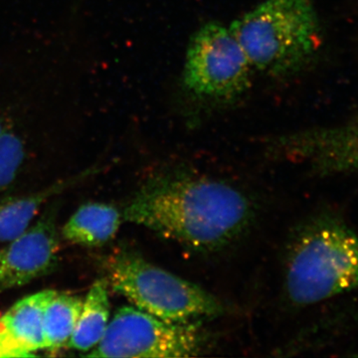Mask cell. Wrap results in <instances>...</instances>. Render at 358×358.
I'll list each match as a JSON object with an SVG mask.
<instances>
[{
	"mask_svg": "<svg viewBox=\"0 0 358 358\" xmlns=\"http://www.w3.org/2000/svg\"><path fill=\"white\" fill-rule=\"evenodd\" d=\"M252 71L229 27L215 21L205 23L188 43L183 93L200 110L225 109L247 95Z\"/></svg>",
	"mask_w": 358,
	"mask_h": 358,
	"instance_id": "cell-5",
	"label": "cell"
},
{
	"mask_svg": "<svg viewBox=\"0 0 358 358\" xmlns=\"http://www.w3.org/2000/svg\"><path fill=\"white\" fill-rule=\"evenodd\" d=\"M24 159V143L8 129L0 136V192L13 183Z\"/></svg>",
	"mask_w": 358,
	"mask_h": 358,
	"instance_id": "cell-14",
	"label": "cell"
},
{
	"mask_svg": "<svg viewBox=\"0 0 358 358\" xmlns=\"http://www.w3.org/2000/svg\"><path fill=\"white\" fill-rule=\"evenodd\" d=\"M84 299L76 294H56L47 303L44 310L45 348L59 350L69 343L79 320Z\"/></svg>",
	"mask_w": 358,
	"mask_h": 358,
	"instance_id": "cell-13",
	"label": "cell"
},
{
	"mask_svg": "<svg viewBox=\"0 0 358 358\" xmlns=\"http://www.w3.org/2000/svg\"><path fill=\"white\" fill-rule=\"evenodd\" d=\"M284 291L296 307L358 291L357 233L327 216L303 224L288 245Z\"/></svg>",
	"mask_w": 358,
	"mask_h": 358,
	"instance_id": "cell-2",
	"label": "cell"
},
{
	"mask_svg": "<svg viewBox=\"0 0 358 358\" xmlns=\"http://www.w3.org/2000/svg\"><path fill=\"white\" fill-rule=\"evenodd\" d=\"M122 219L196 252L232 244L255 217L253 202L219 179L173 171L152 176L122 211Z\"/></svg>",
	"mask_w": 358,
	"mask_h": 358,
	"instance_id": "cell-1",
	"label": "cell"
},
{
	"mask_svg": "<svg viewBox=\"0 0 358 358\" xmlns=\"http://www.w3.org/2000/svg\"><path fill=\"white\" fill-rule=\"evenodd\" d=\"M206 336L199 322H173L136 307L117 310L103 338L88 357L174 358L196 357Z\"/></svg>",
	"mask_w": 358,
	"mask_h": 358,
	"instance_id": "cell-6",
	"label": "cell"
},
{
	"mask_svg": "<svg viewBox=\"0 0 358 358\" xmlns=\"http://www.w3.org/2000/svg\"><path fill=\"white\" fill-rule=\"evenodd\" d=\"M229 29L252 69L279 79L303 69L320 43L313 0H265Z\"/></svg>",
	"mask_w": 358,
	"mask_h": 358,
	"instance_id": "cell-3",
	"label": "cell"
},
{
	"mask_svg": "<svg viewBox=\"0 0 358 358\" xmlns=\"http://www.w3.org/2000/svg\"><path fill=\"white\" fill-rule=\"evenodd\" d=\"M72 181H63L26 196L0 200V242L13 241L24 233L45 202L64 190Z\"/></svg>",
	"mask_w": 358,
	"mask_h": 358,
	"instance_id": "cell-12",
	"label": "cell"
},
{
	"mask_svg": "<svg viewBox=\"0 0 358 358\" xmlns=\"http://www.w3.org/2000/svg\"><path fill=\"white\" fill-rule=\"evenodd\" d=\"M107 270L115 292L159 319L186 322L224 313L221 301L206 289L148 262L134 250L110 257Z\"/></svg>",
	"mask_w": 358,
	"mask_h": 358,
	"instance_id": "cell-4",
	"label": "cell"
},
{
	"mask_svg": "<svg viewBox=\"0 0 358 358\" xmlns=\"http://www.w3.org/2000/svg\"><path fill=\"white\" fill-rule=\"evenodd\" d=\"M59 238L54 215H44L0 250V292L20 288L53 271Z\"/></svg>",
	"mask_w": 358,
	"mask_h": 358,
	"instance_id": "cell-8",
	"label": "cell"
},
{
	"mask_svg": "<svg viewBox=\"0 0 358 358\" xmlns=\"http://www.w3.org/2000/svg\"><path fill=\"white\" fill-rule=\"evenodd\" d=\"M8 129H10V128H8V124H7V122L4 121L1 117H0V136L6 133V131H8Z\"/></svg>",
	"mask_w": 358,
	"mask_h": 358,
	"instance_id": "cell-15",
	"label": "cell"
},
{
	"mask_svg": "<svg viewBox=\"0 0 358 358\" xmlns=\"http://www.w3.org/2000/svg\"><path fill=\"white\" fill-rule=\"evenodd\" d=\"M122 220L121 211L113 205L92 202L80 207L71 216L62 234L71 243L102 246L115 236Z\"/></svg>",
	"mask_w": 358,
	"mask_h": 358,
	"instance_id": "cell-10",
	"label": "cell"
},
{
	"mask_svg": "<svg viewBox=\"0 0 358 358\" xmlns=\"http://www.w3.org/2000/svg\"><path fill=\"white\" fill-rule=\"evenodd\" d=\"M56 294L45 289L21 299L0 317V358L29 357L45 348L44 310Z\"/></svg>",
	"mask_w": 358,
	"mask_h": 358,
	"instance_id": "cell-9",
	"label": "cell"
},
{
	"mask_svg": "<svg viewBox=\"0 0 358 358\" xmlns=\"http://www.w3.org/2000/svg\"><path fill=\"white\" fill-rule=\"evenodd\" d=\"M271 152L306 162L320 174L358 173V117L339 126L281 136L273 141Z\"/></svg>",
	"mask_w": 358,
	"mask_h": 358,
	"instance_id": "cell-7",
	"label": "cell"
},
{
	"mask_svg": "<svg viewBox=\"0 0 358 358\" xmlns=\"http://www.w3.org/2000/svg\"><path fill=\"white\" fill-rule=\"evenodd\" d=\"M109 282L107 280H98L92 285L79 320L71 336L70 348L80 352H89L103 338L110 322V305Z\"/></svg>",
	"mask_w": 358,
	"mask_h": 358,
	"instance_id": "cell-11",
	"label": "cell"
}]
</instances>
